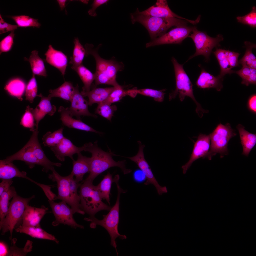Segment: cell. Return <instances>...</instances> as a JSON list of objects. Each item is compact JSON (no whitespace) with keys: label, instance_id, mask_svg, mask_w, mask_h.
Masks as SVG:
<instances>
[{"label":"cell","instance_id":"cell-5","mask_svg":"<svg viewBox=\"0 0 256 256\" xmlns=\"http://www.w3.org/2000/svg\"><path fill=\"white\" fill-rule=\"evenodd\" d=\"M116 184L118 192L115 204L111 208L108 213L106 215H103V218L102 220L98 219L94 216L85 218L84 219L91 222L90 226L91 228H95L97 225H99L106 230L110 237L111 245L115 248L117 253L116 239L118 238L122 239L127 238L125 235L120 234L118 230L120 195L121 193H125L126 191L120 187L118 183H116Z\"/></svg>","mask_w":256,"mask_h":256},{"label":"cell","instance_id":"cell-45","mask_svg":"<svg viewBox=\"0 0 256 256\" xmlns=\"http://www.w3.org/2000/svg\"><path fill=\"white\" fill-rule=\"evenodd\" d=\"M125 87L119 84L114 87V90L109 96L104 101L110 104L119 101L123 97L128 96V89H125Z\"/></svg>","mask_w":256,"mask_h":256},{"label":"cell","instance_id":"cell-56","mask_svg":"<svg viewBox=\"0 0 256 256\" xmlns=\"http://www.w3.org/2000/svg\"><path fill=\"white\" fill-rule=\"evenodd\" d=\"M66 1V0H57L59 4L61 10H63L65 8Z\"/></svg>","mask_w":256,"mask_h":256},{"label":"cell","instance_id":"cell-49","mask_svg":"<svg viewBox=\"0 0 256 256\" xmlns=\"http://www.w3.org/2000/svg\"><path fill=\"white\" fill-rule=\"evenodd\" d=\"M14 31L3 39L0 42V54L2 52L9 51L11 49L14 43Z\"/></svg>","mask_w":256,"mask_h":256},{"label":"cell","instance_id":"cell-8","mask_svg":"<svg viewBox=\"0 0 256 256\" xmlns=\"http://www.w3.org/2000/svg\"><path fill=\"white\" fill-rule=\"evenodd\" d=\"M210 146L207 157L211 160L214 155L218 153L221 158L228 154V146L230 139L237 135L229 123L225 125L219 124L209 135Z\"/></svg>","mask_w":256,"mask_h":256},{"label":"cell","instance_id":"cell-28","mask_svg":"<svg viewBox=\"0 0 256 256\" xmlns=\"http://www.w3.org/2000/svg\"><path fill=\"white\" fill-rule=\"evenodd\" d=\"M239 134L241 143L243 148L242 154L248 156L256 143V135L251 133L245 129L240 124L237 126Z\"/></svg>","mask_w":256,"mask_h":256},{"label":"cell","instance_id":"cell-30","mask_svg":"<svg viewBox=\"0 0 256 256\" xmlns=\"http://www.w3.org/2000/svg\"><path fill=\"white\" fill-rule=\"evenodd\" d=\"M26 87L25 83L23 80L15 78L9 81L5 86L4 89L10 95L22 101V97L25 91Z\"/></svg>","mask_w":256,"mask_h":256},{"label":"cell","instance_id":"cell-48","mask_svg":"<svg viewBox=\"0 0 256 256\" xmlns=\"http://www.w3.org/2000/svg\"><path fill=\"white\" fill-rule=\"evenodd\" d=\"M30 107L29 106L27 107L25 112L21 119L20 124L24 127L29 128L30 131L33 132L36 130L34 128L35 124L34 123V118L30 110Z\"/></svg>","mask_w":256,"mask_h":256},{"label":"cell","instance_id":"cell-55","mask_svg":"<svg viewBox=\"0 0 256 256\" xmlns=\"http://www.w3.org/2000/svg\"><path fill=\"white\" fill-rule=\"evenodd\" d=\"M249 108L255 113L256 112V94L252 96L250 98L248 102Z\"/></svg>","mask_w":256,"mask_h":256},{"label":"cell","instance_id":"cell-14","mask_svg":"<svg viewBox=\"0 0 256 256\" xmlns=\"http://www.w3.org/2000/svg\"><path fill=\"white\" fill-rule=\"evenodd\" d=\"M210 146L209 135L200 134L195 142L192 153L188 161L182 166L183 173L185 174L194 161L201 158L207 157Z\"/></svg>","mask_w":256,"mask_h":256},{"label":"cell","instance_id":"cell-35","mask_svg":"<svg viewBox=\"0 0 256 256\" xmlns=\"http://www.w3.org/2000/svg\"><path fill=\"white\" fill-rule=\"evenodd\" d=\"M213 53L216 58L220 68V74L218 75L222 78L226 74L235 73L232 68L228 62L226 53V50L217 48Z\"/></svg>","mask_w":256,"mask_h":256},{"label":"cell","instance_id":"cell-12","mask_svg":"<svg viewBox=\"0 0 256 256\" xmlns=\"http://www.w3.org/2000/svg\"><path fill=\"white\" fill-rule=\"evenodd\" d=\"M48 202L55 218V220L52 223L53 226H56L63 224L75 229L84 228L83 226L78 224L75 220L72 209L65 201L56 202L53 200H49Z\"/></svg>","mask_w":256,"mask_h":256},{"label":"cell","instance_id":"cell-15","mask_svg":"<svg viewBox=\"0 0 256 256\" xmlns=\"http://www.w3.org/2000/svg\"><path fill=\"white\" fill-rule=\"evenodd\" d=\"M79 90L78 84L74 87V91L71 105L68 110L70 115L75 116L77 119H80L81 116H87L96 118V115L91 113L88 109V102L84 98Z\"/></svg>","mask_w":256,"mask_h":256},{"label":"cell","instance_id":"cell-47","mask_svg":"<svg viewBox=\"0 0 256 256\" xmlns=\"http://www.w3.org/2000/svg\"><path fill=\"white\" fill-rule=\"evenodd\" d=\"M238 22L249 25L252 28L256 27V7L253 6L251 11L248 14L236 18Z\"/></svg>","mask_w":256,"mask_h":256},{"label":"cell","instance_id":"cell-52","mask_svg":"<svg viewBox=\"0 0 256 256\" xmlns=\"http://www.w3.org/2000/svg\"><path fill=\"white\" fill-rule=\"evenodd\" d=\"M109 1L108 0H94L91 5V8L88 11V13L90 16L95 17L97 14L96 10V9L101 5L107 3Z\"/></svg>","mask_w":256,"mask_h":256},{"label":"cell","instance_id":"cell-22","mask_svg":"<svg viewBox=\"0 0 256 256\" xmlns=\"http://www.w3.org/2000/svg\"><path fill=\"white\" fill-rule=\"evenodd\" d=\"M38 131L36 130L32 132L30 139L31 140L37 157L43 167V170L47 172L51 170L54 166L60 167L62 164L59 163L54 162L50 160L46 157L40 144L38 138Z\"/></svg>","mask_w":256,"mask_h":256},{"label":"cell","instance_id":"cell-3","mask_svg":"<svg viewBox=\"0 0 256 256\" xmlns=\"http://www.w3.org/2000/svg\"><path fill=\"white\" fill-rule=\"evenodd\" d=\"M48 177L52 181L57 183V196L53 201L60 200L68 204L72 209L74 214L78 213L84 215L85 212L81 208L80 196L77 193L78 189L81 185L74 178L71 173L66 176L60 175L53 167Z\"/></svg>","mask_w":256,"mask_h":256},{"label":"cell","instance_id":"cell-7","mask_svg":"<svg viewBox=\"0 0 256 256\" xmlns=\"http://www.w3.org/2000/svg\"><path fill=\"white\" fill-rule=\"evenodd\" d=\"M92 183L85 180L80 186L79 195L81 209L91 217L100 211H109L111 208L102 201L96 186Z\"/></svg>","mask_w":256,"mask_h":256},{"label":"cell","instance_id":"cell-19","mask_svg":"<svg viewBox=\"0 0 256 256\" xmlns=\"http://www.w3.org/2000/svg\"><path fill=\"white\" fill-rule=\"evenodd\" d=\"M37 96L41 98L40 101L35 109L30 107V110L36 121V130L38 131V124L40 121L47 114L50 116L53 115L56 111V108L55 106L51 104V98L48 96H44L41 93L37 95Z\"/></svg>","mask_w":256,"mask_h":256},{"label":"cell","instance_id":"cell-26","mask_svg":"<svg viewBox=\"0 0 256 256\" xmlns=\"http://www.w3.org/2000/svg\"><path fill=\"white\" fill-rule=\"evenodd\" d=\"M222 78L218 76H214L202 68L196 84L200 88H214L217 91H219L223 87Z\"/></svg>","mask_w":256,"mask_h":256},{"label":"cell","instance_id":"cell-40","mask_svg":"<svg viewBox=\"0 0 256 256\" xmlns=\"http://www.w3.org/2000/svg\"><path fill=\"white\" fill-rule=\"evenodd\" d=\"M63 128L61 127L53 133L47 132L42 138L45 146L50 147L59 143L64 137L63 134Z\"/></svg>","mask_w":256,"mask_h":256},{"label":"cell","instance_id":"cell-39","mask_svg":"<svg viewBox=\"0 0 256 256\" xmlns=\"http://www.w3.org/2000/svg\"><path fill=\"white\" fill-rule=\"evenodd\" d=\"M256 69L242 66L240 70L235 71L242 79L241 83L247 86L256 83Z\"/></svg>","mask_w":256,"mask_h":256},{"label":"cell","instance_id":"cell-51","mask_svg":"<svg viewBox=\"0 0 256 256\" xmlns=\"http://www.w3.org/2000/svg\"><path fill=\"white\" fill-rule=\"evenodd\" d=\"M17 25L9 24L5 22L0 14V34L6 32H12L17 29L18 27Z\"/></svg>","mask_w":256,"mask_h":256},{"label":"cell","instance_id":"cell-2","mask_svg":"<svg viewBox=\"0 0 256 256\" xmlns=\"http://www.w3.org/2000/svg\"><path fill=\"white\" fill-rule=\"evenodd\" d=\"M97 143L96 141L94 143L89 142L84 145V151L91 154L90 174L85 180L93 183L98 176L112 167H119L125 174L132 171L126 168L125 160L115 161L112 158L113 154L112 152L104 151L98 146Z\"/></svg>","mask_w":256,"mask_h":256},{"label":"cell","instance_id":"cell-41","mask_svg":"<svg viewBox=\"0 0 256 256\" xmlns=\"http://www.w3.org/2000/svg\"><path fill=\"white\" fill-rule=\"evenodd\" d=\"M117 110L115 105H111L105 101L99 104L95 113L111 121L115 112Z\"/></svg>","mask_w":256,"mask_h":256},{"label":"cell","instance_id":"cell-16","mask_svg":"<svg viewBox=\"0 0 256 256\" xmlns=\"http://www.w3.org/2000/svg\"><path fill=\"white\" fill-rule=\"evenodd\" d=\"M50 148L57 159L62 162L64 161L66 156L69 157L73 160V155L84 151V145L78 147L70 140L64 137L57 144Z\"/></svg>","mask_w":256,"mask_h":256},{"label":"cell","instance_id":"cell-37","mask_svg":"<svg viewBox=\"0 0 256 256\" xmlns=\"http://www.w3.org/2000/svg\"><path fill=\"white\" fill-rule=\"evenodd\" d=\"M244 43L246 50L243 56L238 61V64L256 69V57L252 52V49L256 48V45L248 41Z\"/></svg>","mask_w":256,"mask_h":256},{"label":"cell","instance_id":"cell-13","mask_svg":"<svg viewBox=\"0 0 256 256\" xmlns=\"http://www.w3.org/2000/svg\"><path fill=\"white\" fill-rule=\"evenodd\" d=\"M193 27L186 25L176 27L160 37L146 43V47L167 44H180L184 39L188 37Z\"/></svg>","mask_w":256,"mask_h":256},{"label":"cell","instance_id":"cell-24","mask_svg":"<svg viewBox=\"0 0 256 256\" xmlns=\"http://www.w3.org/2000/svg\"><path fill=\"white\" fill-rule=\"evenodd\" d=\"M15 177L25 178L32 182L33 180L27 177V173L21 171L12 162L5 159L0 160V178L1 179H12Z\"/></svg>","mask_w":256,"mask_h":256},{"label":"cell","instance_id":"cell-20","mask_svg":"<svg viewBox=\"0 0 256 256\" xmlns=\"http://www.w3.org/2000/svg\"><path fill=\"white\" fill-rule=\"evenodd\" d=\"M48 209L43 205L40 208L28 205L22 217V225L26 226H40V222L47 213Z\"/></svg>","mask_w":256,"mask_h":256},{"label":"cell","instance_id":"cell-46","mask_svg":"<svg viewBox=\"0 0 256 256\" xmlns=\"http://www.w3.org/2000/svg\"><path fill=\"white\" fill-rule=\"evenodd\" d=\"M37 82L35 75L33 74L26 87L25 94L26 100L31 103L33 102L34 99L37 96Z\"/></svg>","mask_w":256,"mask_h":256},{"label":"cell","instance_id":"cell-44","mask_svg":"<svg viewBox=\"0 0 256 256\" xmlns=\"http://www.w3.org/2000/svg\"><path fill=\"white\" fill-rule=\"evenodd\" d=\"M17 241L15 238H13L12 240L13 245L9 249L7 256H25L29 252L32 251V242L27 240L24 248H21L17 247L15 244Z\"/></svg>","mask_w":256,"mask_h":256},{"label":"cell","instance_id":"cell-11","mask_svg":"<svg viewBox=\"0 0 256 256\" xmlns=\"http://www.w3.org/2000/svg\"><path fill=\"white\" fill-rule=\"evenodd\" d=\"M137 142L139 145V149L136 155L132 157H125L135 162L143 172L146 179V181L144 183L145 185L153 184L155 188L159 195H161L163 193H167L168 191L166 187L165 186H161L159 184L145 159L143 149L145 145L142 144L140 141H138Z\"/></svg>","mask_w":256,"mask_h":256},{"label":"cell","instance_id":"cell-43","mask_svg":"<svg viewBox=\"0 0 256 256\" xmlns=\"http://www.w3.org/2000/svg\"><path fill=\"white\" fill-rule=\"evenodd\" d=\"M11 18L14 20L18 27H36L39 28L41 25L37 19L25 15L12 16Z\"/></svg>","mask_w":256,"mask_h":256},{"label":"cell","instance_id":"cell-6","mask_svg":"<svg viewBox=\"0 0 256 256\" xmlns=\"http://www.w3.org/2000/svg\"><path fill=\"white\" fill-rule=\"evenodd\" d=\"M171 60L174 69L176 86L175 90L169 93V101L175 98L178 95L181 101L184 100L186 96L190 97L196 104V112L200 117L202 118L204 113L208 112V110L203 109L196 99L193 92V85L183 69V64H179L174 57L172 58Z\"/></svg>","mask_w":256,"mask_h":256},{"label":"cell","instance_id":"cell-54","mask_svg":"<svg viewBox=\"0 0 256 256\" xmlns=\"http://www.w3.org/2000/svg\"><path fill=\"white\" fill-rule=\"evenodd\" d=\"M9 249L8 246L6 243L3 241H0V256H7L9 252Z\"/></svg>","mask_w":256,"mask_h":256},{"label":"cell","instance_id":"cell-10","mask_svg":"<svg viewBox=\"0 0 256 256\" xmlns=\"http://www.w3.org/2000/svg\"><path fill=\"white\" fill-rule=\"evenodd\" d=\"M192 32L188 37L192 38L193 41L196 51L194 55L190 56L187 61L199 55H202L207 59H209L213 48L219 46L220 42L224 40L222 35L219 34L216 37H212L205 32L198 30L195 27H194Z\"/></svg>","mask_w":256,"mask_h":256},{"label":"cell","instance_id":"cell-4","mask_svg":"<svg viewBox=\"0 0 256 256\" xmlns=\"http://www.w3.org/2000/svg\"><path fill=\"white\" fill-rule=\"evenodd\" d=\"M139 10L137 8L135 12L130 14L132 23L134 24L138 22L143 25L148 31L152 40L165 34L173 26L186 25L188 22L175 18H162L143 14L139 13Z\"/></svg>","mask_w":256,"mask_h":256},{"label":"cell","instance_id":"cell-25","mask_svg":"<svg viewBox=\"0 0 256 256\" xmlns=\"http://www.w3.org/2000/svg\"><path fill=\"white\" fill-rule=\"evenodd\" d=\"M77 155V160L73 161V168L71 173L75 177L76 180L79 182L82 180L85 174L90 172L91 157L83 155L81 152Z\"/></svg>","mask_w":256,"mask_h":256},{"label":"cell","instance_id":"cell-9","mask_svg":"<svg viewBox=\"0 0 256 256\" xmlns=\"http://www.w3.org/2000/svg\"><path fill=\"white\" fill-rule=\"evenodd\" d=\"M35 197L33 195L28 198L22 197L16 193L10 204L7 214L4 220L1 230L3 235L9 231V239L12 241L13 230L18 223L22 219L23 215L27 206L30 201Z\"/></svg>","mask_w":256,"mask_h":256},{"label":"cell","instance_id":"cell-23","mask_svg":"<svg viewBox=\"0 0 256 256\" xmlns=\"http://www.w3.org/2000/svg\"><path fill=\"white\" fill-rule=\"evenodd\" d=\"M58 112L60 114V119L63 124L69 128H73L80 130L95 132L99 134L102 133L97 131L82 121L81 119L73 118L69 113L68 107L65 108L60 106Z\"/></svg>","mask_w":256,"mask_h":256},{"label":"cell","instance_id":"cell-27","mask_svg":"<svg viewBox=\"0 0 256 256\" xmlns=\"http://www.w3.org/2000/svg\"><path fill=\"white\" fill-rule=\"evenodd\" d=\"M114 89V87L105 88H92L91 90L87 92L82 91L81 93L85 97L88 98V104L91 106L97 103L98 104L105 100Z\"/></svg>","mask_w":256,"mask_h":256},{"label":"cell","instance_id":"cell-50","mask_svg":"<svg viewBox=\"0 0 256 256\" xmlns=\"http://www.w3.org/2000/svg\"><path fill=\"white\" fill-rule=\"evenodd\" d=\"M226 53L231 68L232 69L238 66V58L240 54L229 50H226Z\"/></svg>","mask_w":256,"mask_h":256},{"label":"cell","instance_id":"cell-29","mask_svg":"<svg viewBox=\"0 0 256 256\" xmlns=\"http://www.w3.org/2000/svg\"><path fill=\"white\" fill-rule=\"evenodd\" d=\"M15 230L17 232L26 234L32 238L52 240L57 244L59 243V241L54 236L46 232L41 226H26L20 225Z\"/></svg>","mask_w":256,"mask_h":256},{"label":"cell","instance_id":"cell-32","mask_svg":"<svg viewBox=\"0 0 256 256\" xmlns=\"http://www.w3.org/2000/svg\"><path fill=\"white\" fill-rule=\"evenodd\" d=\"M71 68L76 72L83 84L82 91H90L92 83L95 80L94 73H92L82 64L77 66H72Z\"/></svg>","mask_w":256,"mask_h":256},{"label":"cell","instance_id":"cell-42","mask_svg":"<svg viewBox=\"0 0 256 256\" xmlns=\"http://www.w3.org/2000/svg\"><path fill=\"white\" fill-rule=\"evenodd\" d=\"M166 89L160 90H157L152 89L146 88L135 89L136 94H140L147 96L152 97L155 101L159 102H162L164 99L165 94L164 92L166 90Z\"/></svg>","mask_w":256,"mask_h":256},{"label":"cell","instance_id":"cell-21","mask_svg":"<svg viewBox=\"0 0 256 256\" xmlns=\"http://www.w3.org/2000/svg\"><path fill=\"white\" fill-rule=\"evenodd\" d=\"M46 61L58 69L64 76L68 65L67 57L62 51L55 50L51 45L45 54Z\"/></svg>","mask_w":256,"mask_h":256},{"label":"cell","instance_id":"cell-1","mask_svg":"<svg viewBox=\"0 0 256 256\" xmlns=\"http://www.w3.org/2000/svg\"><path fill=\"white\" fill-rule=\"evenodd\" d=\"M102 45H98L96 48H94L92 44H86L85 45L86 56L92 55L96 62V68L94 73L95 84L92 88L96 87L98 85L104 84L115 87L119 85L116 80L117 73L123 70L124 65L121 62L118 61L114 58L109 60L105 59L101 57L98 53L99 48Z\"/></svg>","mask_w":256,"mask_h":256},{"label":"cell","instance_id":"cell-34","mask_svg":"<svg viewBox=\"0 0 256 256\" xmlns=\"http://www.w3.org/2000/svg\"><path fill=\"white\" fill-rule=\"evenodd\" d=\"M33 74L46 77L47 75L43 61L39 56L38 52L32 51L29 59Z\"/></svg>","mask_w":256,"mask_h":256},{"label":"cell","instance_id":"cell-17","mask_svg":"<svg viewBox=\"0 0 256 256\" xmlns=\"http://www.w3.org/2000/svg\"><path fill=\"white\" fill-rule=\"evenodd\" d=\"M139 13L152 16L162 18H175L184 19L193 24L194 20H190L179 16L173 12L169 6L166 0H158L155 4L146 10L140 12Z\"/></svg>","mask_w":256,"mask_h":256},{"label":"cell","instance_id":"cell-18","mask_svg":"<svg viewBox=\"0 0 256 256\" xmlns=\"http://www.w3.org/2000/svg\"><path fill=\"white\" fill-rule=\"evenodd\" d=\"M5 160L12 162L15 160L24 161L30 169L33 168L36 165L41 166L40 163L37 157L30 139L18 151L12 155L7 157Z\"/></svg>","mask_w":256,"mask_h":256},{"label":"cell","instance_id":"cell-31","mask_svg":"<svg viewBox=\"0 0 256 256\" xmlns=\"http://www.w3.org/2000/svg\"><path fill=\"white\" fill-rule=\"evenodd\" d=\"M74 89V87L71 82L65 81L57 88L50 90V94L48 96L51 98L54 97H58L71 101L73 94Z\"/></svg>","mask_w":256,"mask_h":256},{"label":"cell","instance_id":"cell-53","mask_svg":"<svg viewBox=\"0 0 256 256\" xmlns=\"http://www.w3.org/2000/svg\"><path fill=\"white\" fill-rule=\"evenodd\" d=\"M2 180V182L0 183V195L3 192L9 189L13 182L12 179H5Z\"/></svg>","mask_w":256,"mask_h":256},{"label":"cell","instance_id":"cell-38","mask_svg":"<svg viewBox=\"0 0 256 256\" xmlns=\"http://www.w3.org/2000/svg\"><path fill=\"white\" fill-rule=\"evenodd\" d=\"M74 46L73 55L70 58L69 63L72 66H77L82 64L85 56L86 51L85 48L80 42L78 38H75L74 39Z\"/></svg>","mask_w":256,"mask_h":256},{"label":"cell","instance_id":"cell-33","mask_svg":"<svg viewBox=\"0 0 256 256\" xmlns=\"http://www.w3.org/2000/svg\"><path fill=\"white\" fill-rule=\"evenodd\" d=\"M16 193L15 188L11 186L7 191L0 195V229L8 212L10 203L9 200Z\"/></svg>","mask_w":256,"mask_h":256},{"label":"cell","instance_id":"cell-36","mask_svg":"<svg viewBox=\"0 0 256 256\" xmlns=\"http://www.w3.org/2000/svg\"><path fill=\"white\" fill-rule=\"evenodd\" d=\"M114 182L112 175L109 172L99 184L96 186L101 198L105 200L109 205L111 189L112 183Z\"/></svg>","mask_w":256,"mask_h":256}]
</instances>
